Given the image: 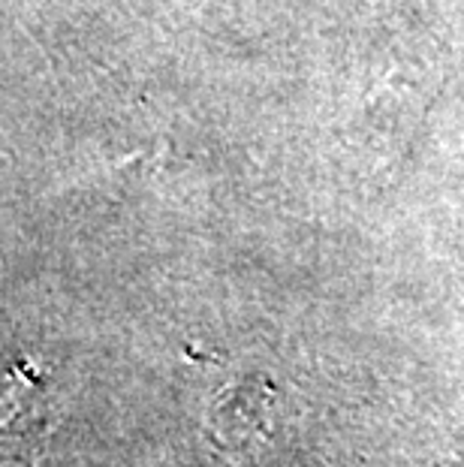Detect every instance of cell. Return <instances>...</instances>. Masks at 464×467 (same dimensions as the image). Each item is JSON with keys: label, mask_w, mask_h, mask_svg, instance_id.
<instances>
[{"label": "cell", "mask_w": 464, "mask_h": 467, "mask_svg": "<svg viewBox=\"0 0 464 467\" xmlns=\"http://www.w3.org/2000/svg\"><path fill=\"white\" fill-rule=\"evenodd\" d=\"M269 386H256L253 380L242 386H226V392L214 401L211 429L221 434H235V425L244 422L248 429H256L263 420L265 407H269Z\"/></svg>", "instance_id": "1"}]
</instances>
